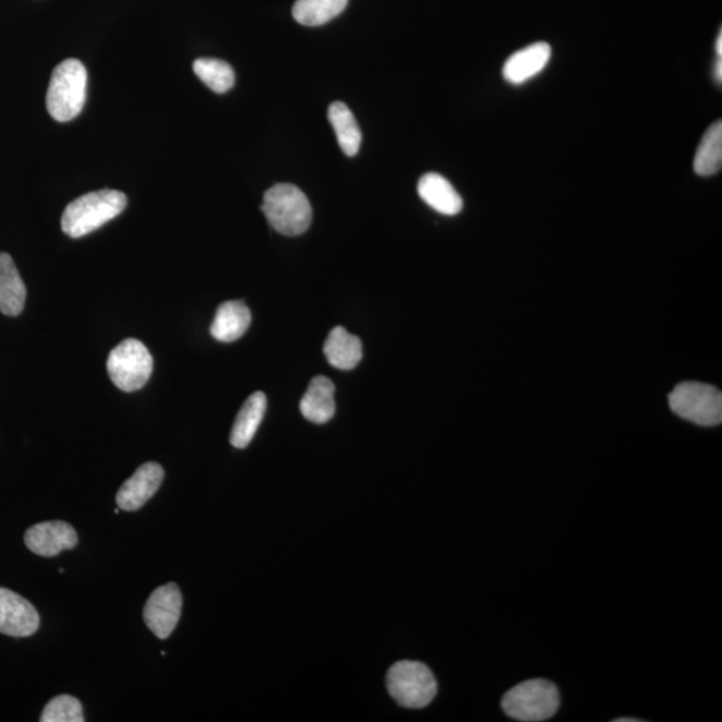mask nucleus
Returning a JSON list of instances; mask_svg holds the SVG:
<instances>
[{
	"instance_id": "obj_1",
	"label": "nucleus",
	"mask_w": 722,
	"mask_h": 722,
	"mask_svg": "<svg viewBox=\"0 0 722 722\" xmlns=\"http://www.w3.org/2000/svg\"><path fill=\"white\" fill-rule=\"evenodd\" d=\"M127 205V195L111 189L81 195L63 212L61 221L63 233L71 239H80L93 233L112 218L120 216Z\"/></svg>"
},
{
	"instance_id": "obj_2",
	"label": "nucleus",
	"mask_w": 722,
	"mask_h": 722,
	"mask_svg": "<svg viewBox=\"0 0 722 722\" xmlns=\"http://www.w3.org/2000/svg\"><path fill=\"white\" fill-rule=\"evenodd\" d=\"M87 71L79 59H64L52 71L47 88V111L58 122H69L80 116L86 103Z\"/></svg>"
},
{
	"instance_id": "obj_3",
	"label": "nucleus",
	"mask_w": 722,
	"mask_h": 722,
	"mask_svg": "<svg viewBox=\"0 0 722 722\" xmlns=\"http://www.w3.org/2000/svg\"><path fill=\"white\" fill-rule=\"evenodd\" d=\"M262 210L276 232L300 236L312 222V208L306 195L291 183H277L264 194Z\"/></svg>"
},
{
	"instance_id": "obj_4",
	"label": "nucleus",
	"mask_w": 722,
	"mask_h": 722,
	"mask_svg": "<svg viewBox=\"0 0 722 722\" xmlns=\"http://www.w3.org/2000/svg\"><path fill=\"white\" fill-rule=\"evenodd\" d=\"M559 691L552 681L536 678L525 681L508 690L502 700V709L508 718L522 722H541L558 712Z\"/></svg>"
},
{
	"instance_id": "obj_5",
	"label": "nucleus",
	"mask_w": 722,
	"mask_h": 722,
	"mask_svg": "<svg viewBox=\"0 0 722 722\" xmlns=\"http://www.w3.org/2000/svg\"><path fill=\"white\" fill-rule=\"evenodd\" d=\"M390 697L399 706L422 709L430 706L437 694V684L429 666L418 661H399L387 674Z\"/></svg>"
},
{
	"instance_id": "obj_6",
	"label": "nucleus",
	"mask_w": 722,
	"mask_h": 722,
	"mask_svg": "<svg viewBox=\"0 0 722 722\" xmlns=\"http://www.w3.org/2000/svg\"><path fill=\"white\" fill-rule=\"evenodd\" d=\"M669 406L679 418L703 428H713L722 422V395L709 384H678L669 395Z\"/></svg>"
},
{
	"instance_id": "obj_7",
	"label": "nucleus",
	"mask_w": 722,
	"mask_h": 722,
	"mask_svg": "<svg viewBox=\"0 0 722 722\" xmlns=\"http://www.w3.org/2000/svg\"><path fill=\"white\" fill-rule=\"evenodd\" d=\"M108 372L116 387L134 393L145 386L153 372L149 349L137 339H127L111 349Z\"/></svg>"
},
{
	"instance_id": "obj_8",
	"label": "nucleus",
	"mask_w": 722,
	"mask_h": 722,
	"mask_svg": "<svg viewBox=\"0 0 722 722\" xmlns=\"http://www.w3.org/2000/svg\"><path fill=\"white\" fill-rule=\"evenodd\" d=\"M182 594L179 586L168 583L153 591L145 603L144 619L153 635L167 639L181 618Z\"/></svg>"
},
{
	"instance_id": "obj_9",
	"label": "nucleus",
	"mask_w": 722,
	"mask_h": 722,
	"mask_svg": "<svg viewBox=\"0 0 722 722\" xmlns=\"http://www.w3.org/2000/svg\"><path fill=\"white\" fill-rule=\"evenodd\" d=\"M39 614L26 598L0 588V633L10 637H29L38 631Z\"/></svg>"
},
{
	"instance_id": "obj_10",
	"label": "nucleus",
	"mask_w": 722,
	"mask_h": 722,
	"mask_svg": "<svg viewBox=\"0 0 722 722\" xmlns=\"http://www.w3.org/2000/svg\"><path fill=\"white\" fill-rule=\"evenodd\" d=\"M165 472L161 466L149 461L122 484L117 494V505L123 512H137L161 488Z\"/></svg>"
},
{
	"instance_id": "obj_11",
	"label": "nucleus",
	"mask_w": 722,
	"mask_h": 722,
	"mask_svg": "<svg viewBox=\"0 0 722 722\" xmlns=\"http://www.w3.org/2000/svg\"><path fill=\"white\" fill-rule=\"evenodd\" d=\"M25 543L34 554L51 558L63 550L74 549L79 543V536L73 526L62 520H52L29 528L25 534Z\"/></svg>"
},
{
	"instance_id": "obj_12",
	"label": "nucleus",
	"mask_w": 722,
	"mask_h": 722,
	"mask_svg": "<svg viewBox=\"0 0 722 722\" xmlns=\"http://www.w3.org/2000/svg\"><path fill=\"white\" fill-rule=\"evenodd\" d=\"M552 58V46L546 43L532 44L507 59L502 74L508 84L522 85L546 69Z\"/></svg>"
},
{
	"instance_id": "obj_13",
	"label": "nucleus",
	"mask_w": 722,
	"mask_h": 722,
	"mask_svg": "<svg viewBox=\"0 0 722 722\" xmlns=\"http://www.w3.org/2000/svg\"><path fill=\"white\" fill-rule=\"evenodd\" d=\"M26 286L13 257L0 252V312L4 316H20L26 304Z\"/></svg>"
},
{
	"instance_id": "obj_14",
	"label": "nucleus",
	"mask_w": 722,
	"mask_h": 722,
	"mask_svg": "<svg viewBox=\"0 0 722 722\" xmlns=\"http://www.w3.org/2000/svg\"><path fill=\"white\" fill-rule=\"evenodd\" d=\"M420 198L432 209L446 216H455L464 208V200L455 191L452 182L436 173H428L418 183Z\"/></svg>"
},
{
	"instance_id": "obj_15",
	"label": "nucleus",
	"mask_w": 722,
	"mask_h": 722,
	"mask_svg": "<svg viewBox=\"0 0 722 722\" xmlns=\"http://www.w3.org/2000/svg\"><path fill=\"white\" fill-rule=\"evenodd\" d=\"M300 411L312 423L329 422L336 411L334 383L325 376L313 377L300 401Z\"/></svg>"
},
{
	"instance_id": "obj_16",
	"label": "nucleus",
	"mask_w": 722,
	"mask_h": 722,
	"mask_svg": "<svg viewBox=\"0 0 722 722\" xmlns=\"http://www.w3.org/2000/svg\"><path fill=\"white\" fill-rule=\"evenodd\" d=\"M251 323V311L244 301H227L218 306L210 334L218 341L233 342L245 335Z\"/></svg>"
},
{
	"instance_id": "obj_17",
	"label": "nucleus",
	"mask_w": 722,
	"mask_h": 722,
	"mask_svg": "<svg viewBox=\"0 0 722 722\" xmlns=\"http://www.w3.org/2000/svg\"><path fill=\"white\" fill-rule=\"evenodd\" d=\"M324 354L335 369L351 371L363 358V345L358 336L347 333L346 328L336 327L325 341Z\"/></svg>"
},
{
	"instance_id": "obj_18",
	"label": "nucleus",
	"mask_w": 722,
	"mask_h": 722,
	"mask_svg": "<svg viewBox=\"0 0 722 722\" xmlns=\"http://www.w3.org/2000/svg\"><path fill=\"white\" fill-rule=\"evenodd\" d=\"M266 411V396L264 393H254L242 405L237 413L232 432H230V445L236 448L250 446L254 435L262 424Z\"/></svg>"
},
{
	"instance_id": "obj_19",
	"label": "nucleus",
	"mask_w": 722,
	"mask_h": 722,
	"mask_svg": "<svg viewBox=\"0 0 722 722\" xmlns=\"http://www.w3.org/2000/svg\"><path fill=\"white\" fill-rule=\"evenodd\" d=\"M328 120L335 130L341 151L348 157L357 156L363 137L353 112L346 104L334 103L328 109Z\"/></svg>"
},
{
	"instance_id": "obj_20",
	"label": "nucleus",
	"mask_w": 722,
	"mask_h": 722,
	"mask_svg": "<svg viewBox=\"0 0 722 722\" xmlns=\"http://www.w3.org/2000/svg\"><path fill=\"white\" fill-rule=\"evenodd\" d=\"M722 167V123L714 122L700 142L696 152L694 169L698 176L712 177Z\"/></svg>"
},
{
	"instance_id": "obj_21",
	"label": "nucleus",
	"mask_w": 722,
	"mask_h": 722,
	"mask_svg": "<svg viewBox=\"0 0 722 722\" xmlns=\"http://www.w3.org/2000/svg\"><path fill=\"white\" fill-rule=\"evenodd\" d=\"M348 0H298L293 5V17L303 26H322L340 15Z\"/></svg>"
},
{
	"instance_id": "obj_22",
	"label": "nucleus",
	"mask_w": 722,
	"mask_h": 722,
	"mask_svg": "<svg viewBox=\"0 0 722 722\" xmlns=\"http://www.w3.org/2000/svg\"><path fill=\"white\" fill-rule=\"evenodd\" d=\"M195 75L213 92L224 94L234 86V71L229 63L215 58H200L193 63Z\"/></svg>"
},
{
	"instance_id": "obj_23",
	"label": "nucleus",
	"mask_w": 722,
	"mask_h": 722,
	"mask_svg": "<svg viewBox=\"0 0 722 722\" xmlns=\"http://www.w3.org/2000/svg\"><path fill=\"white\" fill-rule=\"evenodd\" d=\"M43 722H84V710L80 700L69 695L52 698L44 709Z\"/></svg>"
},
{
	"instance_id": "obj_24",
	"label": "nucleus",
	"mask_w": 722,
	"mask_h": 722,
	"mask_svg": "<svg viewBox=\"0 0 722 722\" xmlns=\"http://www.w3.org/2000/svg\"><path fill=\"white\" fill-rule=\"evenodd\" d=\"M714 80H715V82H719V85L721 84V81H722V61H721V58H719V61L715 62Z\"/></svg>"
},
{
	"instance_id": "obj_25",
	"label": "nucleus",
	"mask_w": 722,
	"mask_h": 722,
	"mask_svg": "<svg viewBox=\"0 0 722 722\" xmlns=\"http://www.w3.org/2000/svg\"><path fill=\"white\" fill-rule=\"evenodd\" d=\"M715 51H718V55L721 58V56H722V34H721V32H720L719 37H718V43H715Z\"/></svg>"
},
{
	"instance_id": "obj_26",
	"label": "nucleus",
	"mask_w": 722,
	"mask_h": 722,
	"mask_svg": "<svg viewBox=\"0 0 722 722\" xmlns=\"http://www.w3.org/2000/svg\"><path fill=\"white\" fill-rule=\"evenodd\" d=\"M614 721L615 722H636V721L639 722L641 720H637V719H617V720H614Z\"/></svg>"
}]
</instances>
